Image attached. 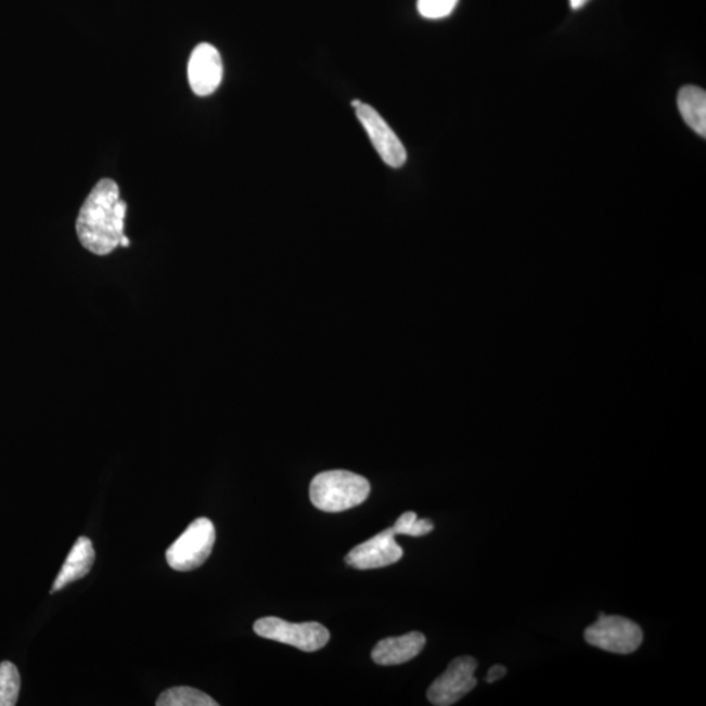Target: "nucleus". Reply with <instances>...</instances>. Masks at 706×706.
<instances>
[{"instance_id":"nucleus-13","label":"nucleus","mask_w":706,"mask_h":706,"mask_svg":"<svg viewBox=\"0 0 706 706\" xmlns=\"http://www.w3.org/2000/svg\"><path fill=\"white\" fill-rule=\"evenodd\" d=\"M157 706H218L211 696L192 686H175L158 696Z\"/></svg>"},{"instance_id":"nucleus-2","label":"nucleus","mask_w":706,"mask_h":706,"mask_svg":"<svg viewBox=\"0 0 706 706\" xmlns=\"http://www.w3.org/2000/svg\"><path fill=\"white\" fill-rule=\"evenodd\" d=\"M311 504L322 512L341 513L362 504L371 492L364 476L334 470L318 474L310 483Z\"/></svg>"},{"instance_id":"nucleus-18","label":"nucleus","mask_w":706,"mask_h":706,"mask_svg":"<svg viewBox=\"0 0 706 706\" xmlns=\"http://www.w3.org/2000/svg\"><path fill=\"white\" fill-rule=\"evenodd\" d=\"M588 2H589V0H570V5H572V9L578 10V9L583 8V5L587 4Z\"/></svg>"},{"instance_id":"nucleus-5","label":"nucleus","mask_w":706,"mask_h":706,"mask_svg":"<svg viewBox=\"0 0 706 706\" xmlns=\"http://www.w3.org/2000/svg\"><path fill=\"white\" fill-rule=\"evenodd\" d=\"M641 628L634 621L616 615H600L594 625L585 631V640L604 652L631 654L642 644Z\"/></svg>"},{"instance_id":"nucleus-10","label":"nucleus","mask_w":706,"mask_h":706,"mask_svg":"<svg viewBox=\"0 0 706 706\" xmlns=\"http://www.w3.org/2000/svg\"><path fill=\"white\" fill-rule=\"evenodd\" d=\"M425 642V636L420 632L384 639L374 646L372 658L381 666L402 665L415 658L423 651Z\"/></svg>"},{"instance_id":"nucleus-16","label":"nucleus","mask_w":706,"mask_h":706,"mask_svg":"<svg viewBox=\"0 0 706 706\" xmlns=\"http://www.w3.org/2000/svg\"><path fill=\"white\" fill-rule=\"evenodd\" d=\"M460 0H418L419 14L429 21L448 17Z\"/></svg>"},{"instance_id":"nucleus-7","label":"nucleus","mask_w":706,"mask_h":706,"mask_svg":"<svg viewBox=\"0 0 706 706\" xmlns=\"http://www.w3.org/2000/svg\"><path fill=\"white\" fill-rule=\"evenodd\" d=\"M362 126L368 132L375 151L378 152L384 163L391 168H400L407 162V151L397 133L387 125L386 120L371 105L361 103L355 107Z\"/></svg>"},{"instance_id":"nucleus-9","label":"nucleus","mask_w":706,"mask_h":706,"mask_svg":"<svg viewBox=\"0 0 706 706\" xmlns=\"http://www.w3.org/2000/svg\"><path fill=\"white\" fill-rule=\"evenodd\" d=\"M188 75L195 94L201 98L213 94L222 80V61L218 49L209 43H200L190 55Z\"/></svg>"},{"instance_id":"nucleus-4","label":"nucleus","mask_w":706,"mask_h":706,"mask_svg":"<svg viewBox=\"0 0 706 706\" xmlns=\"http://www.w3.org/2000/svg\"><path fill=\"white\" fill-rule=\"evenodd\" d=\"M260 638L283 642L303 652H317L328 645L330 632L320 622H288L279 618H262L254 625Z\"/></svg>"},{"instance_id":"nucleus-15","label":"nucleus","mask_w":706,"mask_h":706,"mask_svg":"<svg viewBox=\"0 0 706 706\" xmlns=\"http://www.w3.org/2000/svg\"><path fill=\"white\" fill-rule=\"evenodd\" d=\"M393 529L397 536L400 534V536L423 537L434 530L435 525L431 519H419L416 513L406 512L400 515Z\"/></svg>"},{"instance_id":"nucleus-1","label":"nucleus","mask_w":706,"mask_h":706,"mask_svg":"<svg viewBox=\"0 0 706 706\" xmlns=\"http://www.w3.org/2000/svg\"><path fill=\"white\" fill-rule=\"evenodd\" d=\"M127 205L120 200L116 182L104 178L97 183L82 205L76 233L82 246L97 256H107L120 245L125 233Z\"/></svg>"},{"instance_id":"nucleus-12","label":"nucleus","mask_w":706,"mask_h":706,"mask_svg":"<svg viewBox=\"0 0 706 706\" xmlns=\"http://www.w3.org/2000/svg\"><path fill=\"white\" fill-rule=\"evenodd\" d=\"M678 107L685 124L698 136L706 137V93L704 89L686 86L678 94Z\"/></svg>"},{"instance_id":"nucleus-14","label":"nucleus","mask_w":706,"mask_h":706,"mask_svg":"<svg viewBox=\"0 0 706 706\" xmlns=\"http://www.w3.org/2000/svg\"><path fill=\"white\" fill-rule=\"evenodd\" d=\"M21 673L14 664H0V706H14L21 693Z\"/></svg>"},{"instance_id":"nucleus-3","label":"nucleus","mask_w":706,"mask_h":706,"mask_svg":"<svg viewBox=\"0 0 706 706\" xmlns=\"http://www.w3.org/2000/svg\"><path fill=\"white\" fill-rule=\"evenodd\" d=\"M216 540L215 526L208 518H198L190 524L182 536L167 551L171 569L190 572L200 568L211 555Z\"/></svg>"},{"instance_id":"nucleus-11","label":"nucleus","mask_w":706,"mask_h":706,"mask_svg":"<svg viewBox=\"0 0 706 706\" xmlns=\"http://www.w3.org/2000/svg\"><path fill=\"white\" fill-rule=\"evenodd\" d=\"M94 557H97V553H94L91 539L80 537L76 540L65 564H63L59 576L55 578L52 594L65 589L69 583L85 578L93 567Z\"/></svg>"},{"instance_id":"nucleus-19","label":"nucleus","mask_w":706,"mask_h":706,"mask_svg":"<svg viewBox=\"0 0 706 706\" xmlns=\"http://www.w3.org/2000/svg\"><path fill=\"white\" fill-rule=\"evenodd\" d=\"M129 245H130L129 239H127L126 235H124L123 240H120V246L127 247Z\"/></svg>"},{"instance_id":"nucleus-8","label":"nucleus","mask_w":706,"mask_h":706,"mask_svg":"<svg viewBox=\"0 0 706 706\" xmlns=\"http://www.w3.org/2000/svg\"><path fill=\"white\" fill-rule=\"evenodd\" d=\"M396 536L393 527L377 534L349 551L345 559L346 563L349 567L361 570L389 567L398 563L403 556V550L396 542Z\"/></svg>"},{"instance_id":"nucleus-17","label":"nucleus","mask_w":706,"mask_h":706,"mask_svg":"<svg viewBox=\"0 0 706 706\" xmlns=\"http://www.w3.org/2000/svg\"><path fill=\"white\" fill-rule=\"evenodd\" d=\"M506 676V669L504 666L496 665L491 667V670L488 671L487 683H493L496 680L504 678Z\"/></svg>"},{"instance_id":"nucleus-6","label":"nucleus","mask_w":706,"mask_h":706,"mask_svg":"<svg viewBox=\"0 0 706 706\" xmlns=\"http://www.w3.org/2000/svg\"><path fill=\"white\" fill-rule=\"evenodd\" d=\"M476 667L478 664L473 657L455 658L447 671L429 686V702L437 706H450L460 702L478 683L474 677Z\"/></svg>"}]
</instances>
